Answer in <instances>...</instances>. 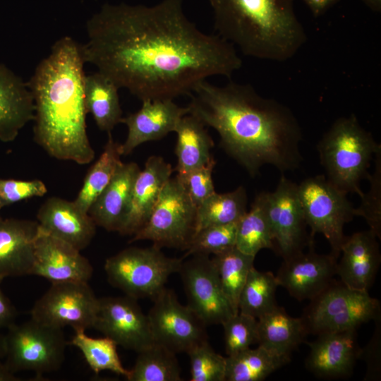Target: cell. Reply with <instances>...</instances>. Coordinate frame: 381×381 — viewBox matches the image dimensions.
Instances as JSON below:
<instances>
[{"mask_svg": "<svg viewBox=\"0 0 381 381\" xmlns=\"http://www.w3.org/2000/svg\"><path fill=\"white\" fill-rule=\"evenodd\" d=\"M86 29L85 62L141 101L189 96L200 82L229 78L242 66L233 44L187 18L183 0L105 4Z\"/></svg>", "mask_w": 381, "mask_h": 381, "instance_id": "1", "label": "cell"}, {"mask_svg": "<svg viewBox=\"0 0 381 381\" xmlns=\"http://www.w3.org/2000/svg\"><path fill=\"white\" fill-rule=\"evenodd\" d=\"M189 97L188 113L217 132L222 149L251 176L266 164L282 174L299 168L302 131L287 106L234 81H201Z\"/></svg>", "mask_w": 381, "mask_h": 381, "instance_id": "2", "label": "cell"}, {"mask_svg": "<svg viewBox=\"0 0 381 381\" xmlns=\"http://www.w3.org/2000/svg\"><path fill=\"white\" fill-rule=\"evenodd\" d=\"M81 44L64 36L27 83L34 106V140L49 156L84 165L95 156L87 133Z\"/></svg>", "mask_w": 381, "mask_h": 381, "instance_id": "3", "label": "cell"}, {"mask_svg": "<svg viewBox=\"0 0 381 381\" xmlns=\"http://www.w3.org/2000/svg\"><path fill=\"white\" fill-rule=\"evenodd\" d=\"M219 37L243 54L258 59L289 60L306 43L294 0H208Z\"/></svg>", "mask_w": 381, "mask_h": 381, "instance_id": "4", "label": "cell"}, {"mask_svg": "<svg viewBox=\"0 0 381 381\" xmlns=\"http://www.w3.org/2000/svg\"><path fill=\"white\" fill-rule=\"evenodd\" d=\"M320 164L325 177L346 193H364L360 185L368 179L373 157L381 145L365 129L354 114L338 118L318 143Z\"/></svg>", "mask_w": 381, "mask_h": 381, "instance_id": "5", "label": "cell"}, {"mask_svg": "<svg viewBox=\"0 0 381 381\" xmlns=\"http://www.w3.org/2000/svg\"><path fill=\"white\" fill-rule=\"evenodd\" d=\"M183 258L166 256L161 248L130 247L106 260L104 270L109 283L135 299H152L169 277L179 272Z\"/></svg>", "mask_w": 381, "mask_h": 381, "instance_id": "6", "label": "cell"}, {"mask_svg": "<svg viewBox=\"0 0 381 381\" xmlns=\"http://www.w3.org/2000/svg\"><path fill=\"white\" fill-rule=\"evenodd\" d=\"M302 318L309 334L357 329L364 323L380 319V303L368 291L351 289L334 280L310 300Z\"/></svg>", "mask_w": 381, "mask_h": 381, "instance_id": "7", "label": "cell"}, {"mask_svg": "<svg viewBox=\"0 0 381 381\" xmlns=\"http://www.w3.org/2000/svg\"><path fill=\"white\" fill-rule=\"evenodd\" d=\"M297 193L312 237L322 234L328 241L331 253L337 258L345 238L344 225L356 216V208L325 174L308 177L297 184Z\"/></svg>", "mask_w": 381, "mask_h": 381, "instance_id": "8", "label": "cell"}, {"mask_svg": "<svg viewBox=\"0 0 381 381\" xmlns=\"http://www.w3.org/2000/svg\"><path fill=\"white\" fill-rule=\"evenodd\" d=\"M5 340V365L15 373L31 370L37 375L57 370L65 358L67 342L62 329L32 318L8 327Z\"/></svg>", "mask_w": 381, "mask_h": 381, "instance_id": "9", "label": "cell"}, {"mask_svg": "<svg viewBox=\"0 0 381 381\" xmlns=\"http://www.w3.org/2000/svg\"><path fill=\"white\" fill-rule=\"evenodd\" d=\"M197 206L176 175L165 183L145 224L130 242L149 240L158 248L185 250L195 229Z\"/></svg>", "mask_w": 381, "mask_h": 381, "instance_id": "10", "label": "cell"}, {"mask_svg": "<svg viewBox=\"0 0 381 381\" xmlns=\"http://www.w3.org/2000/svg\"><path fill=\"white\" fill-rule=\"evenodd\" d=\"M99 306L87 282L53 283L34 304L31 318L53 327L74 331L93 328Z\"/></svg>", "mask_w": 381, "mask_h": 381, "instance_id": "11", "label": "cell"}, {"mask_svg": "<svg viewBox=\"0 0 381 381\" xmlns=\"http://www.w3.org/2000/svg\"><path fill=\"white\" fill-rule=\"evenodd\" d=\"M147 315L155 343L172 352L187 353L194 346L207 340L206 325L174 292L164 288L153 298Z\"/></svg>", "mask_w": 381, "mask_h": 381, "instance_id": "12", "label": "cell"}, {"mask_svg": "<svg viewBox=\"0 0 381 381\" xmlns=\"http://www.w3.org/2000/svg\"><path fill=\"white\" fill-rule=\"evenodd\" d=\"M266 207L274 250L285 259L314 241L308 236L297 193V184L282 174L273 192H266Z\"/></svg>", "mask_w": 381, "mask_h": 381, "instance_id": "13", "label": "cell"}, {"mask_svg": "<svg viewBox=\"0 0 381 381\" xmlns=\"http://www.w3.org/2000/svg\"><path fill=\"white\" fill-rule=\"evenodd\" d=\"M179 271L187 296V306L205 325L224 322L234 313L226 298L214 265L207 255H193Z\"/></svg>", "mask_w": 381, "mask_h": 381, "instance_id": "14", "label": "cell"}, {"mask_svg": "<svg viewBox=\"0 0 381 381\" xmlns=\"http://www.w3.org/2000/svg\"><path fill=\"white\" fill-rule=\"evenodd\" d=\"M128 296L99 298L93 328L118 346L140 352L155 343L147 315Z\"/></svg>", "mask_w": 381, "mask_h": 381, "instance_id": "15", "label": "cell"}, {"mask_svg": "<svg viewBox=\"0 0 381 381\" xmlns=\"http://www.w3.org/2000/svg\"><path fill=\"white\" fill-rule=\"evenodd\" d=\"M337 259L332 253H316L313 241L307 252L303 250L283 259L275 275L279 286L298 301L311 300L335 280Z\"/></svg>", "mask_w": 381, "mask_h": 381, "instance_id": "16", "label": "cell"}, {"mask_svg": "<svg viewBox=\"0 0 381 381\" xmlns=\"http://www.w3.org/2000/svg\"><path fill=\"white\" fill-rule=\"evenodd\" d=\"M93 267L80 250L41 230L35 241L32 275L47 279L53 283L66 282H87Z\"/></svg>", "mask_w": 381, "mask_h": 381, "instance_id": "17", "label": "cell"}, {"mask_svg": "<svg viewBox=\"0 0 381 381\" xmlns=\"http://www.w3.org/2000/svg\"><path fill=\"white\" fill-rule=\"evenodd\" d=\"M137 111L123 117L128 134L120 144L121 155L131 154L140 145L159 140L174 132L183 116L188 113V107L179 106L172 99H145Z\"/></svg>", "mask_w": 381, "mask_h": 381, "instance_id": "18", "label": "cell"}, {"mask_svg": "<svg viewBox=\"0 0 381 381\" xmlns=\"http://www.w3.org/2000/svg\"><path fill=\"white\" fill-rule=\"evenodd\" d=\"M356 333L357 329H351L318 334L315 341L308 343V370L322 378L349 376L361 350Z\"/></svg>", "mask_w": 381, "mask_h": 381, "instance_id": "19", "label": "cell"}, {"mask_svg": "<svg viewBox=\"0 0 381 381\" xmlns=\"http://www.w3.org/2000/svg\"><path fill=\"white\" fill-rule=\"evenodd\" d=\"M377 239L370 229L345 236L337 265V275L344 284L351 289L369 290L381 262Z\"/></svg>", "mask_w": 381, "mask_h": 381, "instance_id": "20", "label": "cell"}, {"mask_svg": "<svg viewBox=\"0 0 381 381\" xmlns=\"http://www.w3.org/2000/svg\"><path fill=\"white\" fill-rule=\"evenodd\" d=\"M41 230L79 250L85 249L96 233V224L88 213L81 210L73 201L50 197L37 214Z\"/></svg>", "mask_w": 381, "mask_h": 381, "instance_id": "21", "label": "cell"}, {"mask_svg": "<svg viewBox=\"0 0 381 381\" xmlns=\"http://www.w3.org/2000/svg\"><path fill=\"white\" fill-rule=\"evenodd\" d=\"M173 171L171 165L162 157L152 155L147 159L135 179L129 210L120 234L133 236L145 224Z\"/></svg>", "mask_w": 381, "mask_h": 381, "instance_id": "22", "label": "cell"}, {"mask_svg": "<svg viewBox=\"0 0 381 381\" xmlns=\"http://www.w3.org/2000/svg\"><path fill=\"white\" fill-rule=\"evenodd\" d=\"M38 231L35 221L0 219V277L31 274Z\"/></svg>", "mask_w": 381, "mask_h": 381, "instance_id": "23", "label": "cell"}, {"mask_svg": "<svg viewBox=\"0 0 381 381\" xmlns=\"http://www.w3.org/2000/svg\"><path fill=\"white\" fill-rule=\"evenodd\" d=\"M140 171L135 162H123L119 167L88 210L96 226L109 231L119 232L128 212L134 183Z\"/></svg>", "mask_w": 381, "mask_h": 381, "instance_id": "24", "label": "cell"}, {"mask_svg": "<svg viewBox=\"0 0 381 381\" xmlns=\"http://www.w3.org/2000/svg\"><path fill=\"white\" fill-rule=\"evenodd\" d=\"M35 106L27 83L0 64V140L13 141L20 131L33 121Z\"/></svg>", "mask_w": 381, "mask_h": 381, "instance_id": "25", "label": "cell"}, {"mask_svg": "<svg viewBox=\"0 0 381 381\" xmlns=\"http://www.w3.org/2000/svg\"><path fill=\"white\" fill-rule=\"evenodd\" d=\"M308 334L302 317H291L279 306L258 319L257 344L279 356L290 358Z\"/></svg>", "mask_w": 381, "mask_h": 381, "instance_id": "26", "label": "cell"}, {"mask_svg": "<svg viewBox=\"0 0 381 381\" xmlns=\"http://www.w3.org/2000/svg\"><path fill=\"white\" fill-rule=\"evenodd\" d=\"M206 128L200 120L189 113L179 120L174 131L177 136L175 148L177 164L174 171L177 174H186L214 159L211 153L214 142Z\"/></svg>", "mask_w": 381, "mask_h": 381, "instance_id": "27", "label": "cell"}, {"mask_svg": "<svg viewBox=\"0 0 381 381\" xmlns=\"http://www.w3.org/2000/svg\"><path fill=\"white\" fill-rule=\"evenodd\" d=\"M119 87L99 71L85 75L84 99L87 114H90L98 128L107 133L123 119Z\"/></svg>", "mask_w": 381, "mask_h": 381, "instance_id": "28", "label": "cell"}, {"mask_svg": "<svg viewBox=\"0 0 381 381\" xmlns=\"http://www.w3.org/2000/svg\"><path fill=\"white\" fill-rule=\"evenodd\" d=\"M235 247L254 257L262 249L274 250L267 213L266 192L255 196L250 210L238 222Z\"/></svg>", "mask_w": 381, "mask_h": 381, "instance_id": "29", "label": "cell"}, {"mask_svg": "<svg viewBox=\"0 0 381 381\" xmlns=\"http://www.w3.org/2000/svg\"><path fill=\"white\" fill-rule=\"evenodd\" d=\"M120 143L115 141L111 133L103 152L87 173L83 186L73 200L83 212L88 210L97 198L109 183L119 167L122 164Z\"/></svg>", "mask_w": 381, "mask_h": 381, "instance_id": "30", "label": "cell"}, {"mask_svg": "<svg viewBox=\"0 0 381 381\" xmlns=\"http://www.w3.org/2000/svg\"><path fill=\"white\" fill-rule=\"evenodd\" d=\"M247 201L242 186L231 192L214 193L197 207L194 235L208 226L238 222L247 212Z\"/></svg>", "mask_w": 381, "mask_h": 381, "instance_id": "31", "label": "cell"}, {"mask_svg": "<svg viewBox=\"0 0 381 381\" xmlns=\"http://www.w3.org/2000/svg\"><path fill=\"white\" fill-rule=\"evenodd\" d=\"M290 361L258 346L226 357L225 381H261Z\"/></svg>", "mask_w": 381, "mask_h": 381, "instance_id": "32", "label": "cell"}, {"mask_svg": "<svg viewBox=\"0 0 381 381\" xmlns=\"http://www.w3.org/2000/svg\"><path fill=\"white\" fill-rule=\"evenodd\" d=\"M254 256L245 254L235 246L213 255L211 258L216 268L222 291L234 314L238 313V300L250 270Z\"/></svg>", "mask_w": 381, "mask_h": 381, "instance_id": "33", "label": "cell"}, {"mask_svg": "<svg viewBox=\"0 0 381 381\" xmlns=\"http://www.w3.org/2000/svg\"><path fill=\"white\" fill-rule=\"evenodd\" d=\"M126 379L129 381H181V368L176 353L154 343L138 352Z\"/></svg>", "mask_w": 381, "mask_h": 381, "instance_id": "34", "label": "cell"}, {"mask_svg": "<svg viewBox=\"0 0 381 381\" xmlns=\"http://www.w3.org/2000/svg\"><path fill=\"white\" fill-rule=\"evenodd\" d=\"M279 284L271 272L253 267L240 294L238 312L258 319L278 306L276 291Z\"/></svg>", "mask_w": 381, "mask_h": 381, "instance_id": "35", "label": "cell"}, {"mask_svg": "<svg viewBox=\"0 0 381 381\" xmlns=\"http://www.w3.org/2000/svg\"><path fill=\"white\" fill-rule=\"evenodd\" d=\"M71 344L77 347L83 355L90 368L98 374L102 370H109L126 378L129 370L121 363L117 352V344L111 339L91 337L85 334V330L75 331Z\"/></svg>", "mask_w": 381, "mask_h": 381, "instance_id": "36", "label": "cell"}, {"mask_svg": "<svg viewBox=\"0 0 381 381\" xmlns=\"http://www.w3.org/2000/svg\"><path fill=\"white\" fill-rule=\"evenodd\" d=\"M238 222L200 230L193 236L182 258L193 255H215L234 247Z\"/></svg>", "mask_w": 381, "mask_h": 381, "instance_id": "37", "label": "cell"}, {"mask_svg": "<svg viewBox=\"0 0 381 381\" xmlns=\"http://www.w3.org/2000/svg\"><path fill=\"white\" fill-rule=\"evenodd\" d=\"M190 364V381H225L226 357L215 352L208 341L187 352Z\"/></svg>", "mask_w": 381, "mask_h": 381, "instance_id": "38", "label": "cell"}, {"mask_svg": "<svg viewBox=\"0 0 381 381\" xmlns=\"http://www.w3.org/2000/svg\"><path fill=\"white\" fill-rule=\"evenodd\" d=\"M227 356L234 355L258 342V319L238 313L222 323Z\"/></svg>", "mask_w": 381, "mask_h": 381, "instance_id": "39", "label": "cell"}, {"mask_svg": "<svg viewBox=\"0 0 381 381\" xmlns=\"http://www.w3.org/2000/svg\"><path fill=\"white\" fill-rule=\"evenodd\" d=\"M375 168L368 180L370 187L361 198V205L356 208V216L363 217L377 238L381 237V150L375 155Z\"/></svg>", "mask_w": 381, "mask_h": 381, "instance_id": "40", "label": "cell"}, {"mask_svg": "<svg viewBox=\"0 0 381 381\" xmlns=\"http://www.w3.org/2000/svg\"><path fill=\"white\" fill-rule=\"evenodd\" d=\"M216 161L183 174H176L193 202L198 207L202 201L215 193L212 180V171Z\"/></svg>", "mask_w": 381, "mask_h": 381, "instance_id": "41", "label": "cell"}, {"mask_svg": "<svg viewBox=\"0 0 381 381\" xmlns=\"http://www.w3.org/2000/svg\"><path fill=\"white\" fill-rule=\"evenodd\" d=\"M47 193L44 183L39 179L30 181L0 179V209Z\"/></svg>", "mask_w": 381, "mask_h": 381, "instance_id": "42", "label": "cell"}, {"mask_svg": "<svg viewBox=\"0 0 381 381\" xmlns=\"http://www.w3.org/2000/svg\"><path fill=\"white\" fill-rule=\"evenodd\" d=\"M375 322L377 326L374 334L365 349L361 350L360 358L364 357L367 364L365 380L380 377V319Z\"/></svg>", "mask_w": 381, "mask_h": 381, "instance_id": "43", "label": "cell"}, {"mask_svg": "<svg viewBox=\"0 0 381 381\" xmlns=\"http://www.w3.org/2000/svg\"><path fill=\"white\" fill-rule=\"evenodd\" d=\"M3 278L0 277V284ZM16 316V310L9 300L5 296L0 288V328L12 325Z\"/></svg>", "mask_w": 381, "mask_h": 381, "instance_id": "44", "label": "cell"}, {"mask_svg": "<svg viewBox=\"0 0 381 381\" xmlns=\"http://www.w3.org/2000/svg\"><path fill=\"white\" fill-rule=\"evenodd\" d=\"M315 18L324 15L339 0H302Z\"/></svg>", "mask_w": 381, "mask_h": 381, "instance_id": "45", "label": "cell"}, {"mask_svg": "<svg viewBox=\"0 0 381 381\" xmlns=\"http://www.w3.org/2000/svg\"><path fill=\"white\" fill-rule=\"evenodd\" d=\"M18 379L6 366L5 363L0 362V381H16Z\"/></svg>", "mask_w": 381, "mask_h": 381, "instance_id": "46", "label": "cell"}, {"mask_svg": "<svg viewBox=\"0 0 381 381\" xmlns=\"http://www.w3.org/2000/svg\"><path fill=\"white\" fill-rule=\"evenodd\" d=\"M370 10L380 13L381 12V0H361Z\"/></svg>", "mask_w": 381, "mask_h": 381, "instance_id": "47", "label": "cell"}, {"mask_svg": "<svg viewBox=\"0 0 381 381\" xmlns=\"http://www.w3.org/2000/svg\"><path fill=\"white\" fill-rule=\"evenodd\" d=\"M5 356V340L4 336L0 335V357Z\"/></svg>", "mask_w": 381, "mask_h": 381, "instance_id": "48", "label": "cell"}, {"mask_svg": "<svg viewBox=\"0 0 381 381\" xmlns=\"http://www.w3.org/2000/svg\"><path fill=\"white\" fill-rule=\"evenodd\" d=\"M0 210H1V209H0ZM1 219V216H0V219Z\"/></svg>", "mask_w": 381, "mask_h": 381, "instance_id": "49", "label": "cell"}]
</instances>
